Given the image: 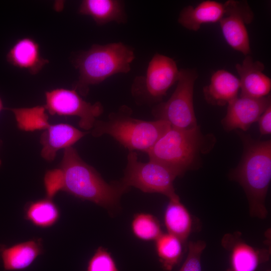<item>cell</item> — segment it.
Segmentation results:
<instances>
[{
  "instance_id": "6da1fadb",
  "label": "cell",
  "mask_w": 271,
  "mask_h": 271,
  "mask_svg": "<svg viewBox=\"0 0 271 271\" xmlns=\"http://www.w3.org/2000/svg\"><path fill=\"white\" fill-rule=\"evenodd\" d=\"M47 178L49 188L54 194L61 190L105 208L116 207L128 189L119 181L107 183L72 147L64 149L59 169L50 171Z\"/></svg>"
},
{
  "instance_id": "7a4b0ae2",
  "label": "cell",
  "mask_w": 271,
  "mask_h": 271,
  "mask_svg": "<svg viewBox=\"0 0 271 271\" xmlns=\"http://www.w3.org/2000/svg\"><path fill=\"white\" fill-rule=\"evenodd\" d=\"M238 132L243 152L230 177L244 189L250 215L264 219L267 214L265 200L271 180V140H256L248 134Z\"/></svg>"
},
{
  "instance_id": "3957f363",
  "label": "cell",
  "mask_w": 271,
  "mask_h": 271,
  "mask_svg": "<svg viewBox=\"0 0 271 271\" xmlns=\"http://www.w3.org/2000/svg\"><path fill=\"white\" fill-rule=\"evenodd\" d=\"M216 139L212 134H204L199 125L190 129L171 127L146 153L149 160L170 169L177 177L196 169L201 164V155L209 153Z\"/></svg>"
},
{
  "instance_id": "277c9868",
  "label": "cell",
  "mask_w": 271,
  "mask_h": 271,
  "mask_svg": "<svg viewBox=\"0 0 271 271\" xmlns=\"http://www.w3.org/2000/svg\"><path fill=\"white\" fill-rule=\"evenodd\" d=\"M134 59L132 48L122 42L94 44L80 52L74 61L79 76L73 89L86 96L90 85L99 84L115 74L128 73Z\"/></svg>"
},
{
  "instance_id": "5b68a950",
  "label": "cell",
  "mask_w": 271,
  "mask_h": 271,
  "mask_svg": "<svg viewBox=\"0 0 271 271\" xmlns=\"http://www.w3.org/2000/svg\"><path fill=\"white\" fill-rule=\"evenodd\" d=\"M130 114L128 107H121L111 113L106 120H96L91 134L95 137L107 134L129 151L147 153L171 127L165 120H144Z\"/></svg>"
},
{
  "instance_id": "8992f818",
  "label": "cell",
  "mask_w": 271,
  "mask_h": 271,
  "mask_svg": "<svg viewBox=\"0 0 271 271\" xmlns=\"http://www.w3.org/2000/svg\"><path fill=\"white\" fill-rule=\"evenodd\" d=\"M198 76L195 68L180 70L177 86L170 98L152 109L156 119L167 121L171 127L190 129L197 126L194 109V84Z\"/></svg>"
},
{
  "instance_id": "52a82bcc",
  "label": "cell",
  "mask_w": 271,
  "mask_h": 271,
  "mask_svg": "<svg viewBox=\"0 0 271 271\" xmlns=\"http://www.w3.org/2000/svg\"><path fill=\"white\" fill-rule=\"evenodd\" d=\"M177 176L165 166L153 160H138L134 151H129L123 177L119 181L126 188L134 187L145 193H158L169 199L178 195L173 182Z\"/></svg>"
},
{
  "instance_id": "ba28073f",
  "label": "cell",
  "mask_w": 271,
  "mask_h": 271,
  "mask_svg": "<svg viewBox=\"0 0 271 271\" xmlns=\"http://www.w3.org/2000/svg\"><path fill=\"white\" fill-rule=\"evenodd\" d=\"M179 75L175 61L156 53L149 63L145 75L134 79L131 88L132 95L140 103H160L171 87L177 82Z\"/></svg>"
},
{
  "instance_id": "9c48e42d",
  "label": "cell",
  "mask_w": 271,
  "mask_h": 271,
  "mask_svg": "<svg viewBox=\"0 0 271 271\" xmlns=\"http://www.w3.org/2000/svg\"><path fill=\"white\" fill-rule=\"evenodd\" d=\"M45 98L44 107L50 114L77 116L79 126L86 131L92 129L96 118L103 111L100 102L86 101L74 89L59 88L47 91Z\"/></svg>"
},
{
  "instance_id": "30bf717a",
  "label": "cell",
  "mask_w": 271,
  "mask_h": 271,
  "mask_svg": "<svg viewBox=\"0 0 271 271\" xmlns=\"http://www.w3.org/2000/svg\"><path fill=\"white\" fill-rule=\"evenodd\" d=\"M223 4L224 14L219 23L224 39L234 50L245 56L250 55V41L246 25L254 19L252 10L244 0H228Z\"/></svg>"
},
{
  "instance_id": "8fae6325",
  "label": "cell",
  "mask_w": 271,
  "mask_h": 271,
  "mask_svg": "<svg viewBox=\"0 0 271 271\" xmlns=\"http://www.w3.org/2000/svg\"><path fill=\"white\" fill-rule=\"evenodd\" d=\"M271 105L270 95L261 98L237 97L228 104L221 124L226 131L239 128L247 130Z\"/></svg>"
},
{
  "instance_id": "7c38bea8",
  "label": "cell",
  "mask_w": 271,
  "mask_h": 271,
  "mask_svg": "<svg viewBox=\"0 0 271 271\" xmlns=\"http://www.w3.org/2000/svg\"><path fill=\"white\" fill-rule=\"evenodd\" d=\"M239 234H227L222 239V245L230 251L229 266L226 271H256L268 260L270 252L246 243Z\"/></svg>"
},
{
  "instance_id": "4fadbf2b",
  "label": "cell",
  "mask_w": 271,
  "mask_h": 271,
  "mask_svg": "<svg viewBox=\"0 0 271 271\" xmlns=\"http://www.w3.org/2000/svg\"><path fill=\"white\" fill-rule=\"evenodd\" d=\"M235 68L239 76L240 96L261 98L269 95L271 79L263 73V63L253 60L248 55L241 64L235 65Z\"/></svg>"
},
{
  "instance_id": "5bb4252c",
  "label": "cell",
  "mask_w": 271,
  "mask_h": 271,
  "mask_svg": "<svg viewBox=\"0 0 271 271\" xmlns=\"http://www.w3.org/2000/svg\"><path fill=\"white\" fill-rule=\"evenodd\" d=\"M88 133L68 124H49L41 136V156L47 161H53L57 151L72 147Z\"/></svg>"
},
{
  "instance_id": "9a60e30c",
  "label": "cell",
  "mask_w": 271,
  "mask_h": 271,
  "mask_svg": "<svg viewBox=\"0 0 271 271\" xmlns=\"http://www.w3.org/2000/svg\"><path fill=\"white\" fill-rule=\"evenodd\" d=\"M6 59L10 64L33 75L39 73L49 63L42 57L39 44L30 37L18 40L8 52Z\"/></svg>"
},
{
  "instance_id": "2e32d148",
  "label": "cell",
  "mask_w": 271,
  "mask_h": 271,
  "mask_svg": "<svg viewBox=\"0 0 271 271\" xmlns=\"http://www.w3.org/2000/svg\"><path fill=\"white\" fill-rule=\"evenodd\" d=\"M224 4L204 1L196 6L189 5L181 11L178 22L186 29L198 31L202 25L219 22L224 14Z\"/></svg>"
},
{
  "instance_id": "e0dca14e",
  "label": "cell",
  "mask_w": 271,
  "mask_h": 271,
  "mask_svg": "<svg viewBox=\"0 0 271 271\" xmlns=\"http://www.w3.org/2000/svg\"><path fill=\"white\" fill-rule=\"evenodd\" d=\"M239 79L230 72L220 69L212 74L210 83L204 86L205 100L211 105L223 106L237 97Z\"/></svg>"
},
{
  "instance_id": "ac0fdd59",
  "label": "cell",
  "mask_w": 271,
  "mask_h": 271,
  "mask_svg": "<svg viewBox=\"0 0 271 271\" xmlns=\"http://www.w3.org/2000/svg\"><path fill=\"white\" fill-rule=\"evenodd\" d=\"M42 239L34 238L10 247H0V256L5 270H19L29 267L43 253Z\"/></svg>"
},
{
  "instance_id": "d6986e66",
  "label": "cell",
  "mask_w": 271,
  "mask_h": 271,
  "mask_svg": "<svg viewBox=\"0 0 271 271\" xmlns=\"http://www.w3.org/2000/svg\"><path fill=\"white\" fill-rule=\"evenodd\" d=\"M78 12L90 16L98 26L112 22L123 23L127 20L124 3L118 0H83Z\"/></svg>"
},
{
  "instance_id": "ffe728a7",
  "label": "cell",
  "mask_w": 271,
  "mask_h": 271,
  "mask_svg": "<svg viewBox=\"0 0 271 271\" xmlns=\"http://www.w3.org/2000/svg\"><path fill=\"white\" fill-rule=\"evenodd\" d=\"M169 200L164 213L165 225L168 233L175 236L184 243L192 231L193 220L179 196Z\"/></svg>"
},
{
  "instance_id": "44dd1931",
  "label": "cell",
  "mask_w": 271,
  "mask_h": 271,
  "mask_svg": "<svg viewBox=\"0 0 271 271\" xmlns=\"http://www.w3.org/2000/svg\"><path fill=\"white\" fill-rule=\"evenodd\" d=\"M60 216L59 208L49 197L30 202L24 208L25 219L41 228L53 226L57 222Z\"/></svg>"
},
{
  "instance_id": "7402d4cb",
  "label": "cell",
  "mask_w": 271,
  "mask_h": 271,
  "mask_svg": "<svg viewBox=\"0 0 271 271\" xmlns=\"http://www.w3.org/2000/svg\"><path fill=\"white\" fill-rule=\"evenodd\" d=\"M155 241L157 254L163 268L167 271L172 270L181 260L183 243L169 233H162Z\"/></svg>"
},
{
  "instance_id": "603a6c76",
  "label": "cell",
  "mask_w": 271,
  "mask_h": 271,
  "mask_svg": "<svg viewBox=\"0 0 271 271\" xmlns=\"http://www.w3.org/2000/svg\"><path fill=\"white\" fill-rule=\"evenodd\" d=\"M15 115L19 128L24 130L45 129L49 125L45 108L37 106L31 108H5Z\"/></svg>"
},
{
  "instance_id": "cb8c5ba5",
  "label": "cell",
  "mask_w": 271,
  "mask_h": 271,
  "mask_svg": "<svg viewBox=\"0 0 271 271\" xmlns=\"http://www.w3.org/2000/svg\"><path fill=\"white\" fill-rule=\"evenodd\" d=\"M131 229L137 238L143 241H155L163 233L157 218L150 213L143 212L134 215Z\"/></svg>"
},
{
  "instance_id": "d4e9b609",
  "label": "cell",
  "mask_w": 271,
  "mask_h": 271,
  "mask_svg": "<svg viewBox=\"0 0 271 271\" xmlns=\"http://www.w3.org/2000/svg\"><path fill=\"white\" fill-rule=\"evenodd\" d=\"M86 271H118V269L110 252L100 246L89 260Z\"/></svg>"
},
{
  "instance_id": "484cf974",
  "label": "cell",
  "mask_w": 271,
  "mask_h": 271,
  "mask_svg": "<svg viewBox=\"0 0 271 271\" xmlns=\"http://www.w3.org/2000/svg\"><path fill=\"white\" fill-rule=\"evenodd\" d=\"M205 247L204 241H190L187 257L179 271H202L201 257Z\"/></svg>"
},
{
  "instance_id": "4316f807",
  "label": "cell",
  "mask_w": 271,
  "mask_h": 271,
  "mask_svg": "<svg viewBox=\"0 0 271 271\" xmlns=\"http://www.w3.org/2000/svg\"><path fill=\"white\" fill-rule=\"evenodd\" d=\"M257 121L261 134H270L271 133V105L266 108Z\"/></svg>"
},
{
  "instance_id": "83f0119b",
  "label": "cell",
  "mask_w": 271,
  "mask_h": 271,
  "mask_svg": "<svg viewBox=\"0 0 271 271\" xmlns=\"http://www.w3.org/2000/svg\"><path fill=\"white\" fill-rule=\"evenodd\" d=\"M5 108L4 107L3 102L2 101L1 98H0V112L3 110Z\"/></svg>"
},
{
  "instance_id": "f1b7e54d",
  "label": "cell",
  "mask_w": 271,
  "mask_h": 271,
  "mask_svg": "<svg viewBox=\"0 0 271 271\" xmlns=\"http://www.w3.org/2000/svg\"><path fill=\"white\" fill-rule=\"evenodd\" d=\"M1 143H2V141L0 140V145H1ZM1 164H2V161H1V160L0 159V166H1Z\"/></svg>"
}]
</instances>
